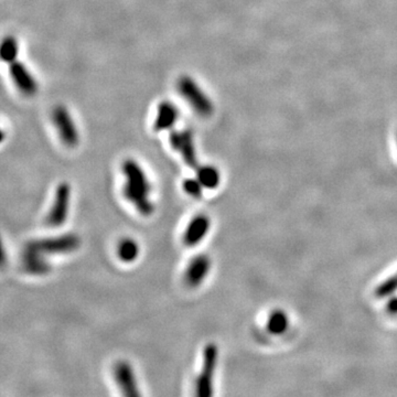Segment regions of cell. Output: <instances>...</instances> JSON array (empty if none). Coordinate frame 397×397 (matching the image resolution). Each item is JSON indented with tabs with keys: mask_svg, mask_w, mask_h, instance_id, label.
<instances>
[{
	"mask_svg": "<svg viewBox=\"0 0 397 397\" xmlns=\"http://www.w3.org/2000/svg\"><path fill=\"white\" fill-rule=\"evenodd\" d=\"M178 91L200 116L209 117L213 114L212 102L193 78L181 76L178 81Z\"/></svg>",
	"mask_w": 397,
	"mask_h": 397,
	"instance_id": "1",
	"label": "cell"
},
{
	"mask_svg": "<svg viewBox=\"0 0 397 397\" xmlns=\"http://www.w3.org/2000/svg\"><path fill=\"white\" fill-rule=\"evenodd\" d=\"M81 245V238L75 234H66L58 238H44V240L29 242L25 248L39 252L43 255L50 254H68L76 251Z\"/></svg>",
	"mask_w": 397,
	"mask_h": 397,
	"instance_id": "2",
	"label": "cell"
},
{
	"mask_svg": "<svg viewBox=\"0 0 397 397\" xmlns=\"http://www.w3.org/2000/svg\"><path fill=\"white\" fill-rule=\"evenodd\" d=\"M219 350L214 343H209L203 351V365L195 383V393L199 397L213 395V377L218 362Z\"/></svg>",
	"mask_w": 397,
	"mask_h": 397,
	"instance_id": "3",
	"label": "cell"
},
{
	"mask_svg": "<svg viewBox=\"0 0 397 397\" xmlns=\"http://www.w3.org/2000/svg\"><path fill=\"white\" fill-rule=\"evenodd\" d=\"M54 126L58 129L62 142L68 147H75L79 144V133L75 123L63 105H58L52 111Z\"/></svg>",
	"mask_w": 397,
	"mask_h": 397,
	"instance_id": "4",
	"label": "cell"
},
{
	"mask_svg": "<svg viewBox=\"0 0 397 397\" xmlns=\"http://www.w3.org/2000/svg\"><path fill=\"white\" fill-rule=\"evenodd\" d=\"M70 199H71V187L66 183H60L56 191L52 208L50 209L47 216L48 226L54 228L63 226L68 218Z\"/></svg>",
	"mask_w": 397,
	"mask_h": 397,
	"instance_id": "5",
	"label": "cell"
},
{
	"mask_svg": "<svg viewBox=\"0 0 397 397\" xmlns=\"http://www.w3.org/2000/svg\"><path fill=\"white\" fill-rule=\"evenodd\" d=\"M170 144L176 152H179L183 154V160L190 168H193V169L199 168L193 135L189 129H185L183 132H179V130L171 132Z\"/></svg>",
	"mask_w": 397,
	"mask_h": 397,
	"instance_id": "6",
	"label": "cell"
},
{
	"mask_svg": "<svg viewBox=\"0 0 397 397\" xmlns=\"http://www.w3.org/2000/svg\"><path fill=\"white\" fill-rule=\"evenodd\" d=\"M114 377L117 385L126 396H140L134 369L127 361H118L114 367Z\"/></svg>",
	"mask_w": 397,
	"mask_h": 397,
	"instance_id": "7",
	"label": "cell"
},
{
	"mask_svg": "<svg viewBox=\"0 0 397 397\" xmlns=\"http://www.w3.org/2000/svg\"><path fill=\"white\" fill-rule=\"evenodd\" d=\"M211 269V261L208 255L201 254L193 258L188 266L185 274V281L188 286L191 288L200 286L203 283L209 271Z\"/></svg>",
	"mask_w": 397,
	"mask_h": 397,
	"instance_id": "8",
	"label": "cell"
},
{
	"mask_svg": "<svg viewBox=\"0 0 397 397\" xmlns=\"http://www.w3.org/2000/svg\"><path fill=\"white\" fill-rule=\"evenodd\" d=\"M9 72H11L13 83L18 87L21 93L29 95V97L37 93L38 83L32 74L29 72L28 68H25L21 62L15 61L11 63Z\"/></svg>",
	"mask_w": 397,
	"mask_h": 397,
	"instance_id": "9",
	"label": "cell"
},
{
	"mask_svg": "<svg viewBox=\"0 0 397 397\" xmlns=\"http://www.w3.org/2000/svg\"><path fill=\"white\" fill-rule=\"evenodd\" d=\"M122 170L123 173L126 176V185L149 195L152 191V185L147 179L144 170L138 165V162L133 159L125 160L123 162Z\"/></svg>",
	"mask_w": 397,
	"mask_h": 397,
	"instance_id": "10",
	"label": "cell"
},
{
	"mask_svg": "<svg viewBox=\"0 0 397 397\" xmlns=\"http://www.w3.org/2000/svg\"><path fill=\"white\" fill-rule=\"evenodd\" d=\"M210 219L204 214L197 215L191 220L183 234V243L189 248L197 245L210 230Z\"/></svg>",
	"mask_w": 397,
	"mask_h": 397,
	"instance_id": "11",
	"label": "cell"
},
{
	"mask_svg": "<svg viewBox=\"0 0 397 397\" xmlns=\"http://www.w3.org/2000/svg\"><path fill=\"white\" fill-rule=\"evenodd\" d=\"M46 255L25 248L23 254V266L25 271L31 275L42 276L50 273L51 266L47 261Z\"/></svg>",
	"mask_w": 397,
	"mask_h": 397,
	"instance_id": "12",
	"label": "cell"
},
{
	"mask_svg": "<svg viewBox=\"0 0 397 397\" xmlns=\"http://www.w3.org/2000/svg\"><path fill=\"white\" fill-rule=\"evenodd\" d=\"M179 118V111L171 102H161L158 106L157 117L154 121V128L157 132L172 128Z\"/></svg>",
	"mask_w": 397,
	"mask_h": 397,
	"instance_id": "13",
	"label": "cell"
},
{
	"mask_svg": "<svg viewBox=\"0 0 397 397\" xmlns=\"http://www.w3.org/2000/svg\"><path fill=\"white\" fill-rule=\"evenodd\" d=\"M123 193H124V197H126L127 200L135 205V208L140 214L144 215V216H149L154 212V207L149 199V195L142 193L140 190L135 189V188L130 187L126 183H125L124 189H123Z\"/></svg>",
	"mask_w": 397,
	"mask_h": 397,
	"instance_id": "14",
	"label": "cell"
},
{
	"mask_svg": "<svg viewBox=\"0 0 397 397\" xmlns=\"http://www.w3.org/2000/svg\"><path fill=\"white\" fill-rule=\"evenodd\" d=\"M140 248L136 240L133 238H123L117 246V255L124 263H133L140 256Z\"/></svg>",
	"mask_w": 397,
	"mask_h": 397,
	"instance_id": "15",
	"label": "cell"
},
{
	"mask_svg": "<svg viewBox=\"0 0 397 397\" xmlns=\"http://www.w3.org/2000/svg\"><path fill=\"white\" fill-rule=\"evenodd\" d=\"M197 178L204 189H215L220 185V172L213 166H202L197 168Z\"/></svg>",
	"mask_w": 397,
	"mask_h": 397,
	"instance_id": "16",
	"label": "cell"
},
{
	"mask_svg": "<svg viewBox=\"0 0 397 397\" xmlns=\"http://www.w3.org/2000/svg\"><path fill=\"white\" fill-rule=\"evenodd\" d=\"M18 42L13 37H7L4 39L1 43V49H0V56L3 59V61L7 63H13L17 61V56H18Z\"/></svg>",
	"mask_w": 397,
	"mask_h": 397,
	"instance_id": "17",
	"label": "cell"
},
{
	"mask_svg": "<svg viewBox=\"0 0 397 397\" xmlns=\"http://www.w3.org/2000/svg\"><path fill=\"white\" fill-rule=\"evenodd\" d=\"M287 326H288V319L283 312H275L269 316V322H267V329L271 334H283L287 329Z\"/></svg>",
	"mask_w": 397,
	"mask_h": 397,
	"instance_id": "18",
	"label": "cell"
},
{
	"mask_svg": "<svg viewBox=\"0 0 397 397\" xmlns=\"http://www.w3.org/2000/svg\"><path fill=\"white\" fill-rule=\"evenodd\" d=\"M395 291H397V274L379 285L375 293L379 298H384L394 293Z\"/></svg>",
	"mask_w": 397,
	"mask_h": 397,
	"instance_id": "19",
	"label": "cell"
},
{
	"mask_svg": "<svg viewBox=\"0 0 397 397\" xmlns=\"http://www.w3.org/2000/svg\"><path fill=\"white\" fill-rule=\"evenodd\" d=\"M202 185H201L200 181L197 179H187L183 181V190L185 193H187L190 197H195V199H199L202 195Z\"/></svg>",
	"mask_w": 397,
	"mask_h": 397,
	"instance_id": "20",
	"label": "cell"
}]
</instances>
